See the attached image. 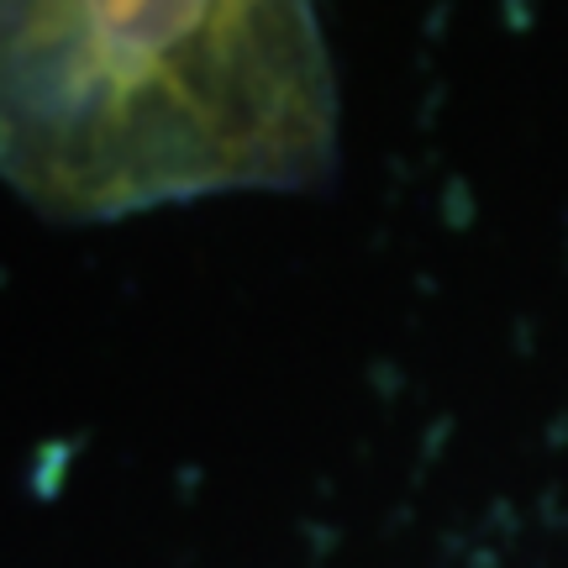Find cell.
Returning a JSON list of instances; mask_svg holds the SVG:
<instances>
[{"instance_id":"6da1fadb","label":"cell","mask_w":568,"mask_h":568,"mask_svg":"<svg viewBox=\"0 0 568 568\" xmlns=\"http://www.w3.org/2000/svg\"><path fill=\"white\" fill-rule=\"evenodd\" d=\"M301 0H0V174L80 216L301 148Z\"/></svg>"}]
</instances>
